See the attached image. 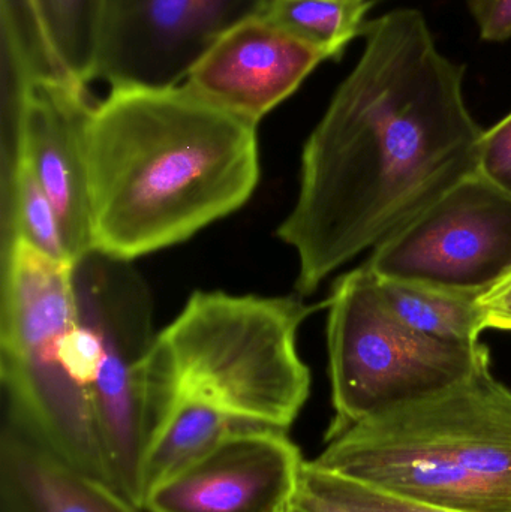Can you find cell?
I'll list each match as a JSON object with an SVG mask.
<instances>
[{
    "label": "cell",
    "instance_id": "obj_1",
    "mask_svg": "<svg viewBox=\"0 0 511 512\" xmlns=\"http://www.w3.org/2000/svg\"><path fill=\"white\" fill-rule=\"evenodd\" d=\"M362 35L359 62L303 147L299 195L276 230L299 259V297L479 167L485 131L465 102V66L438 50L422 12H387Z\"/></svg>",
    "mask_w": 511,
    "mask_h": 512
},
{
    "label": "cell",
    "instance_id": "obj_2",
    "mask_svg": "<svg viewBox=\"0 0 511 512\" xmlns=\"http://www.w3.org/2000/svg\"><path fill=\"white\" fill-rule=\"evenodd\" d=\"M257 128L183 84L111 89L87 129L93 251L132 262L242 209L260 180Z\"/></svg>",
    "mask_w": 511,
    "mask_h": 512
},
{
    "label": "cell",
    "instance_id": "obj_3",
    "mask_svg": "<svg viewBox=\"0 0 511 512\" xmlns=\"http://www.w3.org/2000/svg\"><path fill=\"white\" fill-rule=\"evenodd\" d=\"M317 309L294 295L194 292L144 358L149 442L179 403L212 409L242 426L288 432L311 393L297 333Z\"/></svg>",
    "mask_w": 511,
    "mask_h": 512
},
{
    "label": "cell",
    "instance_id": "obj_4",
    "mask_svg": "<svg viewBox=\"0 0 511 512\" xmlns=\"http://www.w3.org/2000/svg\"><path fill=\"white\" fill-rule=\"evenodd\" d=\"M315 465L453 512H511V390L491 367L326 442Z\"/></svg>",
    "mask_w": 511,
    "mask_h": 512
},
{
    "label": "cell",
    "instance_id": "obj_5",
    "mask_svg": "<svg viewBox=\"0 0 511 512\" xmlns=\"http://www.w3.org/2000/svg\"><path fill=\"white\" fill-rule=\"evenodd\" d=\"M0 382L5 423L110 486L78 346L74 264L21 239L2 248Z\"/></svg>",
    "mask_w": 511,
    "mask_h": 512
},
{
    "label": "cell",
    "instance_id": "obj_6",
    "mask_svg": "<svg viewBox=\"0 0 511 512\" xmlns=\"http://www.w3.org/2000/svg\"><path fill=\"white\" fill-rule=\"evenodd\" d=\"M327 306L335 415L326 442L366 418L434 396L491 367L482 343L443 342L399 321L365 264L336 280Z\"/></svg>",
    "mask_w": 511,
    "mask_h": 512
},
{
    "label": "cell",
    "instance_id": "obj_7",
    "mask_svg": "<svg viewBox=\"0 0 511 512\" xmlns=\"http://www.w3.org/2000/svg\"><path fill=\"white\" fill-rule=\"evenodd\" d=\"M78 346L110 487L143 510V363L155 339L153 303L131 261L90 252L74 264Z\"/></svg>",
    "mask_w": 511,
    "mask_h": 512
},
{
    "label": "cell",
    "instance_id": "obj_8",
    "mask_svg": "<svg viewBox=\"0 0 511 512\" xmlns=\"http://www.w3.org/2000/svg\"><path fill=\"white\" fill-rule=\"evenodd\" d=\"M378 279L480 294L511 270V195L471 174L375 246Z\"/></svg>",
    "mask_w": 511,
    "mask_h": 512
},
{
    "label": "cell",
    "instance_id": "obj_9",
    "mask_svg": "<svg viewBox=\"0 0 511 512\" xmlns=\"http://www.w3.org/2000/svg\"><path fill=\"white\" fill-rule=\"evenodd\" d=\"M270 0H104L95 80L116 87L182 86L230 30Z\"/></svg>",
    "mask_w": 511,
    "mask_h": 512
},
{
    "label": "cell",
    "instance_id": "obj_10",
    "mask_svg": "<svg viewBox=\"0 0 511 512\" xmlns=\"http://www.w3.org/2000/svg\"><path fill=\"white\" fill-rule=\"evenodd\" d=\"M93 108L87 84L39 74L17 114L2 122V161L26 159L56 207L74 264L93 252L86 164Z\"/></svg>",
    "mask_w": 511,
    "mask_h": 512
},
{
    "label": "cell",
    "instance_id": "obj_11",
    "mask_svg": "<svg viewBox=\"0 0 511 512\" xmlns=\"http://www.w3.org/2000/svg\"><path fill=\"white\" fill-rule=\"evenodd\" d=\"M303 460L288 432L243 429L159 484L147 512H284Z\"/></svg>",
    "mask_w": 511,
    "mask_h": 512
},
{
    "label": "cell",
    "instance_id": "obj_12",
    "mask_svg": "<svg viewBox=\"0 0 511 512\" xmlns=\"http://www.w3.org/2000/svg\"><path fill=\"white\" fill-rule=\"evenodd\" d=\"M326 60L320 50L260 15L222 36L183 86L258 126Z\"/></svg>",
    "mask_w": 511,
    "mask_h": 512
},
{
    "label": "cell",
    "instance_id": "obj_13",
    "mask_svg": "<svg viewBox=\"0 0 511 512\" xmlns=\"http://www.w3.org/2000/svg\"><path fill=\"white\" fill-rule=\"evenodd\" d=\"M0 511L141 512L102 481L81 474L53 451L3 421Z\"/></svg>",
    "mask_w": 511,
    "mask_h": 512
},
{
    "label": "cell",
    "instance_id": "obj_14",
    "mask_svg": "<svg viewBox=\"0 0 511 512\" xmlns=\"http://www.w3.org/2000/svg\"><path fill=\"white\" fill-rule=\"evenodd\" d=\"M381 298L393 315L425 336L473 345L486 330L479 300L434 286L378 279Z\"/></svg>",
    "mask_w": 511,
    "mask_h": 512
},
{
    "label": "cell",
    "instance_id": "obj_15",
    "mask_svg": "<svg viewBox=\"0 0 511 512\" xmlns=\"http://www.w3.org/2000/svg\"><path fill=\"white\" fill-rule=\"evenodd\" d=\"M15 239L48 258L74 264L56 207L21 156L2 161V248Z\"/></svg>",
    "mask_w": 511,
    "mask_h": 512
},
{
    "label": "cell",
    "instance_id": "obj_16",
    "mask_svg": "<svg viewBox=\"0 0 511 512\" xmlns=\"http://www.w3.org/2000/svg\"><path fill=\"white\" fill-rule=\"evenodd\" d=\"M371 0H270L263 17L338 60L362 35Z\"/></svg>",
    "mask_w": 511,
    "mask_h": 512
},
{
    "label": "cell",
    "instance_id": "obj_17",
    "mask_svg": "<svg viewBox=\"0 0 511 512\" xmlns=\"http://www.w3.org/2000/svg\"><path fill=\"white\" fill-rule=\"evenodd\" d=\"M35 9L60 71L81 83L95 80L104 0H27Z\"/></svg>",
    "mask_w": 511,
    "mask_h": 512
},
{
    "label": "cell",
    "instance_id": "obj_18",
    "mask_svg": "<svg viewBox=\"0 0 511 512\" xmlns=\"http://www.w3.org/2000/svg\"><path fill=\"white\" fill-rule=\"evenodd\" d=\"M308 465L324 489L360 510L368 512H453L387 495L380 490L371 489V487L326 471V469L315 465L312 460L308 462Z\"/></svg>",
    "mask_w": 511,
    "mask_h": 512
},
{
    "label": "cell",
    "instance_id": "obj_19",
    "mask_svg": "<svg viewBox=\"0 0 511 512\" xmlns=\"http://www.w3.org/2000/svg\"><path fill=\"white\" fill-rule=\"evenodd\" d=\"M477 173L511 195V113L494 128L483 132Z\"/></svg>",
    "mask_w": 511,
    "mask_h": 512
},
{
    "label": "cell",
    "instance_id": "obj_20",
    "mask_svg": "<svg viewBox=\"0 0 511 512\" xmlns=\"http://www.w3.org/2000/svg\"><path fill=\"white\" fill-rule=\"evenodd\" d=\"M284 512H368L336 498L315 478L308 462L303 463L299 483Z\"/></svg>",
    "mask_w": 511,
    "mask_h": 512
},
{
    "label": "cell",
    "instance_id": "obj_21",
    "mask_svg": "<svg viewBox=\"0 0 511 512\" xmlns=\"http://www.w3.org/2000/svg\"><path fill=\"white\" fill-rule=\"evenodd\" d=\"M471 14L485 41L511 38V0H468Z\"/></svg>",
    "mask_w": 511,
    "mask_h": 512
},
{
    "label": "cell",
    "instance_id": "obj_22",
    "mask_svg": "<svg viewBox=\"0 0 511 512\" xmlns=\"http://www.w3.org/2000/svg\"><path fill=\"white\" fill-rule=\"evenodd\" d=\"M486 330L511 331V270L477 297Z\"/></svg>",
    "mask_w": 511,
    "mask_h": 512
}]
</instances>
